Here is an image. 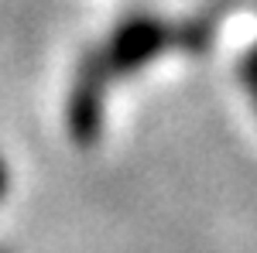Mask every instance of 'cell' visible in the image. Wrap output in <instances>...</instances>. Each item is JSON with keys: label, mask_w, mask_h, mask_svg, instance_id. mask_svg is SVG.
<instances>
[{"label": "cell", "mask_w": 257, "mask_h": 253, "mask_svg": "<svg viewBox=\"0 0 257 253\" xmlns=\"http://www.w3.org/2000/svg\"><path fill=\"white\" fill-rule=\"evenodd\" d=\"M240 79H243V89H247V96L254 99V110H257V41L254 48L243 55V65H240Z\"/></svg>", "instance_id": "cell-4"}, {"label": "cell", "mask_w": 257, "mask_h": 253, "mask_svg": "<svg viewBox=\"0 0 257 253\" xmlns=\"http://www.w3.org/2000/svg\"><path fill=\"white\" fill-rule=\"evenodd\" d=\"M0 253H4V250H0Z\"/></svg>", "instance_id": "cell-6"}, {"label": "cell", "mask_w": 257, "mask_h": 253, "mask_svg": "<svg viewBox=\"0 0 257 253\" xmlns=\"http://www.w3.org/2000/svg\"><path fill=\"white\" fill-rule=\"evenodd\" d=\"M168 48H175L172 38V24H165L161 18H131L123 21L117 31L110 35V41L99 48V59L106 65L110 79L134 76L141 72L148 62H155L158 55H165Z\"/></svg>", "instance_id": "cell-1"}, {"label": "cell", "mask_w": 257, "mask_h": 253, "mask_svg": "<svg viewBox=\"0 0 257 253\" xmlns=\"http://www.w3.org/2000/svg\"><path fill=\"white\" fill-rule=\"evenodd\" d=\"M226 14V0L223 4H213L209 11H202L196 18L182 21V24H172V38H175L178 52H189V55H202L209 52V45L216 38V28Z\"/></svg>", "instance_id": "cell-3"}, {"label": "cell", "mask_w": 257, "mask_h": 253, "mask_svg": "<svg viewBox=\"0 0 257 253\" xmlns=\"http://www.w3.org/2000/svg\"><path fill=\"white\" fill-rule=\"evenodd\" d=\"M7 185H11V175H7V164H4V157H0V198L7 195Z\"/></svg>", "instance_id": "cell-5"}, {"label": "cell", "mask_w": 257, "mask_h": 253, "mask_svg": "<svg viewBox=\"0 0 257 253\" xmlns=\"http://www.w3.org/2000/svg\"><path fill=\"white\" fill-rule=\"evenodd\" d=\"M106 89H110V72L99 59V52H89L76 69L69 103H65V127L69 137L79 147H93L103 134L106 120Z\"/></svg>", "instance_id": "cell-2"}]
</instances>
